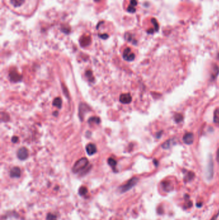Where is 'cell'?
Returning a JSON list of instances; mask_svg holds the SVG:
<instances>
[{
	"instance_id": "obj_3",
	"label": "cell",
	"mask_w": 219,
	"mask_h": 220,
	"mask_svg": "<svg viewBox=\"0 0 219 220\" xmlns=\"http://www.w3.org/2000/svg\"><path fill=\"white\" fill-rule=\"evenodd\" d=\"M138 180H139L138 178L136 177H134V178H131L125 183V184L120 186L119 187V191L121 193H124V192H125L129 191L130 189H131L132 187H134L137 184V183L138 182Z\"/></svg>"
},
{
	"instance_id": "obj_24",
	"label": "cell",
	"mask_w": 219,
	"mask_h": 220,
	"mask_svg": "<svg viewBox=\"0 0 219 220\" xmlns=\"http://www.w3.org/2000/svg\"><path fill=\"white\" fill-rule=\"evenodd\" d=\"M152 23L154 24V31L155 32H157L158 31V30H159V28H160V27H159V24H158V23H157V20L155 19H152Z\"/></svg>"
},
{
	"instance_id": "obj_1",
	"label": "cell",
	"mask_w": 219,
	"mask_h": 220,
	"mask_svg": "<svg viewBox=\"0 0 219 220\" xmlns=\"http://www.w3.org/2000/svg\"><path fill=\"white\" fill-rule=\"evenodd\" d=\"M2 2L14 14L25 17L32 16L39 3V0H2Z\"/></svg>"
},
{
	"instance_id": "obj_28",
	"label": "cell",
	"mask_w": 219,
	"mask_h": 220,
	"mask_svg": "<svg viewBox=\"0 0 219 220\" xmlns=\"http://www.w3.org/2000/svg\"><path fill=\"white\" fill-rule=\"evenodd\" d=\"M216 160L218 162H219V149L217 150L216 153Z\"/></svg>"
},
{
	"instance_id": "obj_10",
	"label": "cell",
	"mask_w": 219,
	"mask_h": 220,
	"mask_svg": "<svg viewBox=\"0 0 219 220\" xmlns=\"http://www.w3.org/2000/svg\"><path fill=\"white\" fill-rule=\"evenodd\" d=\"M194 140V135L192 133H187L183 137V141L185 144L190 145L193 144Z\"/></svg>"
},
{
	"instance_id": "obj_5",
	"label": "cell",
	"mask_w": 219,
	"mask_h": 220,
	"mask_svg": "<svg viewBox=\"0 0 219 220\" xmlns=\"http://www.w3.org/2000/svg\"><path fill=\"white\" fill-rule=\"evenodd\" d=\"M123 58L127 61H132L135 58V54L131 52V49L129 47L126 48L123 53Z\"/></svg>"
},
{
	"instance_id": "obj_20",
	"label": "cell",
	"mask_w": 219,
	"mask_h": 220,
	"mask_svg": "<svg viewBox=\"0 0 219 220\" xmlns=\"http://www.w3.org/2000/svg\"><path fill=\"white\" fill-rule=\"evenodd\" d=\"M88 189L84 187V186H82L79 191V194L81 196H86L88 194Z\"/></svg>"
},
{
	"instance_id": "obj_19",
	"label": "cell",
	"mask_w": 219,
	"mask_h": 220,
	"mask_svg": "<svg viewBox=\"0 0 219 220\" xmlns=\"http://www.w3.org/2000/svg\"><path fill=\"white\" fill-rule=\"evenodd\" d=\"M213 122H214L215 124L219 125V108L216 109L215 112H214Z\"/></svg>"
},
{
	"instance_id": "obj_6",
	"label": "cell",
	"mask_w": 219,
	"mask_h": 220,
	"mask_svg": "<svg viewBox=\"0 0 219 220\" xmlns=\"http://www.w3.org/2000/svg\"><path fill=\"white\" fill-rule=\"evenodd\" d=\"M17 156L19 160H25L28 156V151L27 148L23 147V148H21L20 149H18L17 153Z\"/></svg>"
},
{
	"instance_id": "obj_18",
	"label": "cell",
	"mask_w": 219,
	"mask_h": 220,
	"mask_svg": "<svg viewBox=\"0 0 219 220\" xmlns=\"http://www.w3.org/2000/svg\"><path fill=\"white\" fill-rule=\"evenodd\" d=\"M100 119L99 117H91L88 120V123L89 124H92L94 123H95L96 124H100Z\"/></svg>"
},
{
	"instance_id": "obj_8",
	"label": "cell",
	"mask_w": 219,
	"mask_h": 220,
	"mask_svg": "<svg viewBox=\"0 0 219 220\" xmlns=\"http://www.w3.org/2000/svg\"><path fill=\"white\" fill-rule=\"evenodd\" d=\"M213 175V163L211 157L210 158L208 167L206 170V176L208 179H211Z\"/></svg>"
},
{
	"instance_id": "obj_14",
	"label": "cell",
	"mask_w": 219,
	"mask_h": 220,
	"mask_svg": "<svg viewBox=\"0 0 219 220\" xmlns=\"http://www.w3.org/2000/svg\"><path fill=\"white\" fill-rule=\"evenodd\" d=\"M175 144H176V142L174 141V139H170V140H168L166 142H165L161 145V147L165 149H168Z\"/></svg>"
},
{
	"instance_id": "obj_23",
	"label": "cell",
	"mask_w": 219,
	"mask_h": 220,
	"mask_svg": "<svg viewBox=\"0 0 219 220\" xmlns=\"http://www.w3.org/2000/svg\"><path fill=\"white\" fill-rule=\"evenodd\" d=\"M46 220H57V216L52 214V213H48L46 215Z\"/></svg>"
},
{
	"instance_id": "obj_12",
	"label": "cell",
	"mask_w": 219,
	"mask_h": 220,
	"mask_svg": "<svg viewBox=\"0 0 219 220\" xmlns=\"http://www.w3.org/2000/svg\"><path fill=\"white\" fill-rule=\"evenodd\" d=\"M97 151L96 147L94 144H89L86 146V152L88 154V155L91 156L94 155Z\"/></svg>"
},
{
	"instance_id": "obj_13",
	"label": "cell",
	"mask_w": 219,
	"mask_h": 220,
	"mask_svg": "<svg viewBox=\"0 0 219 220\" xmlns=\"http://www.w3.org/2000/svg\"><path fill=\"white\" fill-rule=\"evenodd\" d=\"M88 106L86 104H80V107H79V117L80 118L81 120H83L84 117V112H88Z\"/></svg>"
},
{
	"instance_id": "obj_29",
	"label": "cell",
	"mask_w": 219,
	"mask_h": 220,
	"mask_svg": "<svg viewBox=\"0 0 219 220\" xmlns=\"http://www.w3.org/2000/svg\"><path fill=\"white\" fill-rule=\"evenodd\" d=\"M154 163L155 164V166H157V164H158V162H157V161L156 160H154Z\"/></svg>"
},
{
	"instance_id": "obj_27",
	"label": "cell",
	"mask_w": 219,
	"mask_h": 220,
	"mask_svg": "<svg viewBox=\"0 0 219 220\" xmlns=\"http://www.w3.org/2000/svg\"><path fill=\"white\" fill-rule=\"evenodd\" d=\"M162 133H163V131H160V132H159V133H157V134H156V137H157V138H158V139L160 138V137H161V134H162Z\"/></svg>"
},
{
	"instance_id": "obj_26",
	"label": "cell",
	"mask_w": 219,
	"mask_h": 220,
	"mask_svg": "<svg viewBox=\"0 0 219 220\" xmlns=\"http://www.w3.org/2000/svg\"><path fill=\"white\" fill-rule=\"evenodd\" d=\"M18 140H19V138L16 136H14L12 138V142H13V143H17L18 142Z\"/></svg>"
},
{
	"instance_id": "obj_16",
	"label": "cell",
	"mask_w": 219,
	"mask_h": 220,
	"mask_svg": "<svg viewBox=\"0 0 219 220\" xmlns=\"http://www.w3.org/2000/svg\"><path fill=\"white\" fill-rule=\"evenodd\" d=\"M107 163L112 167L113 170L115 171V172L116 173L117 170H116V166L117 164V162L115 160V159L113 158H109L107 160Z\"/></svg>"
},
{
	"instance_id": "obj_25",
	"label": "cell",
	"mask_w": 219,
	"mask_h": 220,
	"mask_svg": "<svg viewBox=\"0 0 219 220\" xmlns=\"http://www.w3.org/2000/svg\"><path fill=\"white\" fill-rule=\"evenodd\" d=\"M193 176H194V174H193V173H191V172H188V173H187V175L185 176V179L186 180H188V181H189V180H192L193 178Z\"/></svg>"
},
{
	"instance_id": "obj_21",
	"label": "cell",
	"mask_w": 219,
	"mask_h": 220,
	"mask_svg": "<svg viewBox=\"0 0 219 220\" xmlns=\"http://www.w3.org/2000/svg\"><path fill=\"white\" fill-rule=\"evenodd\" d=\"M174 120L177 122V123H179V122H182V120H183V116H182L180 113L176 114L175 116H174Z\"/></svg>"
},
{
	"instance_id": "obj_4",
	"label": "cell",
	"mask_w": 219,
	"mask_h": 220,
	"mask_svg": "<svg viewBox=\"0 0 219 220\" xmlns=\"http://www.w3.org/2000/svg\"><path fill=\"white\" fill-rule=\"evenodd\" d=\"M124 7L126 10L130 13H135L136 11V7L138 6L137 0H127L124 3Z\"/></svg>"
},
{
	"instance_id": "obj_17",
	"label": "cell",
	"mask_w": 219,
	"mask_h": 220,
	"mask_svg": "<svg viewBox=\"0 0 219 220\" xmlns=\"http://www.w3.org/2000/svg\"><path fill=\"white\" fill-rule=\"evenodd\" d=\"M53 106L55 107H57L59 109H60L62 107V100L60 97L55 98V99L53 101Z\"/></svg>"
},
{
	"instance_id": "obj_9",
	"label": "cell",
	"mask_w": 219,
	"mask_h": 220,
	"mask_svg": "<svg viewBox=\"0 0 219 220\" xmlns=\"http://www.w3.org/2000/svg\"><path fill=\"white\" fill-rule=\"evenodd\" d=\"M120 101L122 104H127L131 102L132 97L129 93H124L120 96Z\"/></svg>"
},
{
	"instance_id": "obj_30",
	"label": "cell",
	"mask_w": 219,
	"mask_h": 220,
	"mask_svg": "<svg viewBox=\"0 0 219 220\" xmlns=\"http://www.w3.org/2000/svg\"><path fill=\"white\" fill-rule=\"evenodd\" d=\"M57 115H58V112H54V113H53V115H54V116H55V117H56V116H57Z\"/></svg>"
},
{
	"instance_id": "obj_11",
	"label": "cell",
	"mask_w": 219,
	"mask_h": 220,
	"mask_svg": "<svg viewBox=\"0 0 219 220\" xmlns=\"http://www.w3.org/2000/svg\"><path fill=\"white\" fill-rule=\"evenodd\" d=\"M10 176L11 178H19L21 176V169L18 167L12 168L10 171Z\"/></svg>"
},
{
	"instance_id": "obj_15",
	"label": "cell",
	"mask_w": 219,
	"mask_h": 220,
	"mask_svg": "<svg viewBox=\"0 0 219 220\" xmlns=\"http://www.w3.org/2000/svg\"><path fill=\"white\" fill-rule=\"evenodd\" d=\"M218 73H219L218 66L216 65H214L213 67V71H212L211 75V80L214 81L216 78V77L218 76Z\"/></svg>"
},
{
	"instance_id": "obj_22",
	"label": "cell",
	"mask_w": 219,
	"mask_h": 220,
	"mask_svg": "<svg viewBox=\"0 0 219 220\" xmlns=\"http://www.w3.org/2000/svg\"><path fill=\"white\" fill-rule=\"evenodd\" d=\"M86 76L88 77V80L89 81L93 82L94 81V78H93V73H92V71L91 70L86 71Z\"/></svg>"
},
{
	"instance_id": "obj_2",
	"label": "cell",
	"mask_w": 219,
	"mask_h": 220,
	"mask_svg": "<svg viewBox=\"0 0 219 220\" xmlns=\"http://www.w3.org/2000/svg\"><path fill=\"white\" fill-rule=\"evenodd\" d=\"M89 165V161L86 158H82L76 162L73 167L72 170L74 173L82 174L83 171L86 170L88 172V167Z\"/></svg>"
},
{
	"instance_id": "obj_7",
	"label": "cell",
	"mask_w": 219,
	"mask_h": 220,
	"mask_svg": "<svg viewBox=\"0 0 219 220\" xmlns=\"http://www.w3.org/2000/svg\"><path fill=\"white\" fill-rule=\"evenodd\" d=\"M9 77L10 81L14 82L21 81L22 79V76L20 75L16 70H12L11 71H10Z\"/></svg>"
}]
</instances>
